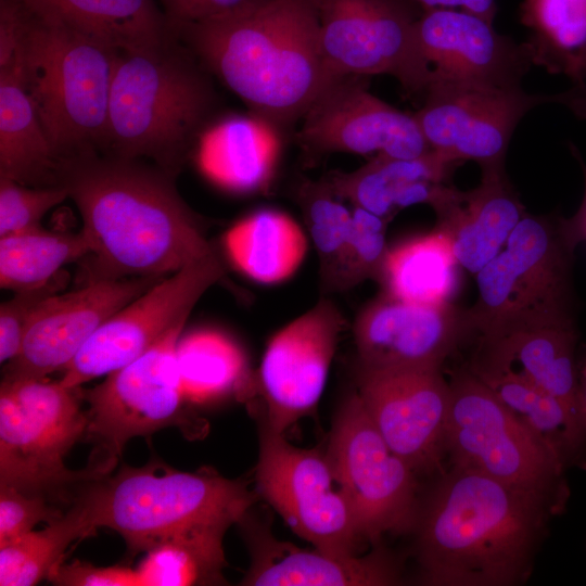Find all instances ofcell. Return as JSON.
<instances>
[{"instance_id":"11","label":"cell","mask_w":586,"mask_h":586,"mask_svg":"<svg viewBox=\"0 0 586 586\" xmlns=\"http://www.w3.org/2000/svg\"><path fill=\"white\" fill-rule=\"evenodd\" d=\"M413 116L431 150L454 163L474 161L481 169L505 166L512 133L534 107L559 103L586 118V88L528 93L522 87L485 88L435 84L424 90Z\"/></svg>"},{"instance_id":"31","label":"cell","mask_w":586,"mask_h":586,"mask_svg":"<svg viewBox=\"0 0 586 586\" xmlns=\"http://www.w3.org/2000/svg\"><path fill=\"white\" fill-rule=\"evenodd\" d=\"M520 22L533 65L586 88V0H523Z\"/></svg>"},{"instance_id":"9","label":"cell","mask_w":586,"mask_h":586,"mask_svg":"<svg viewBox=\"0 0 586 586\" xmlns=\"http://www.w3.org/2000/svg\"><path fill=\"white\" fill-rule=\"evenodd\" d=\"M446 423L447 467L540 494L563 510L566 471L466 365L450 373Z\"/></svg>"},{"instance_id":"23","label":"cell","mask_w":586,"mask_h":586,"mask_svg":"<svg viewBox=\"0 0 586 586\" xmlns=\"http://www.w3.org/2000/svg\"><path fill=\"white\" fill-rule=\"evenodd\" d=\"M243 524L252 562L242 579L249 586H384L402 581V566L383 547L367 556H337L318 548L301 549L277 540L264 524Z\"/></svg>"},{"instance_id":"5","label":"cell","mask_w":586,"mask_h":586,"mask_svg":"<svg viewBox=\"0 0 586 586\" xmlns=\"http://www.w3.org/2000/svg\"><path fill=\"white\" fill-rule=\"evenodd\" d=\"M254 500L241 480L152 461L85 481L74 499L94 530H114L132 553L191 528L239 523Z\"/></svg>"},{"instance_id":"37","label":"cell","mask_w":586,"mask_h":586,"mask_svg":"<svg viewBox=\"0 0 586 586\" xmlns=\"http://www.w3.org/2000/svg\"><path fill=\"white\" fill-rule=\"evenodd\" d=\"M297 199L318 254L321 280L327 289L340 290L353 212L326 180L304 181L297 190Z\"/></svg>"},{"instance_id":"24","label":"cell","mask_w":586,"mask_h":586,"mask_svg":"<svg viewBox=\"0 0 586 586\" xmlns=\"http://www.w3.org/2000/svg\"><path fill=\"white\" fill-rule=\"evenodd\" d=\"M481 170L476 188L461 191L448 184L431 206L435 229L450 241L460 267L474 276L501 251L526 215L505 166Z\"/></svg>"},{"instance_id":"4","label":"cell","mask_w":586,"mask_h":586,"mask_svg":"<svg viewBox=\"0 0 586 586\" xmlns=\"http://www.w3.org/2000/svg\"><path fill=\"white\" fill-rule=\"evenodd\" d=\"M177 40L174 35L156 47L118 52L99 152L146 157L177 176L216 100L205 68Z\"/></svg>"},{"instance_id":"6","label":"cell","mask_w":586,"mask_h":586,"mask_svg":"<svg viewBox=\"0 0 586 586\" xmlns=\"http://www.w3.org/2000/svg\"><path fill=\"white\" fill-rule=\"evenodd\" d=\"M21 5L20 51L14 65L0 73L18 77L61 161L100 151L119 51Z\"/></svg>"},{"instance_id":"7","label":"cell","mask_w":586,"mask_h":586,"mask_svg":"<svg viewBox=\"0 0 586 586\" xmlns=\"http://www.w3.org/2000/svg\"><path fill=\"white\" fill-rule=\"evenodd\" d=\"M82 399L79 386L60 381L2 380L0 484L48 497L109 473L115 462L99 458L82 470L65 466L66 455L87 433Z\"/></svg>"},{"instance_id":"25","label":"cell","mask_w":586,"mask_h":586,"mask_svg":"<svg viewBox=\"0 0 586 586\" xmlns=\"http://www.w3.org/2000/svg\"><path fill=\"white\" fill-rule=\"evenodd\" d=\"M29 11L58 21L116 51L156 47L174 36L154 0H20Z\"/></svg>"},{"instance_id":"1","label":"cell","mask_w":586,"mask_h":586,"mask_svg":"<svg viewBox=\"0 0 586 586\" xmlns=\"http://www.w3.org/2000/svg\"><path fill=\"white\" fill-rule=\"evenodd\" d=\"M175 177L95 150L62 160L59 186L75 202L91 249L88 282L163 277L215 253Z\"/></svg>"},{"instance_id":"42","label":"cell","mask_w":586,"mask_h":586,"mask_svg":"<svg viewBox=\"0 0 586 586\" xmlns=\"http://www.w3.org/2000/svg\"><path fill=\"white\" fill-rule=\"evenodd\" d=\"M47 578L60 586H141L140 575L126 566H97L81 560L62 559Z\"/></svg>"},{"instance_id":"48","label":"cell","mask_w":586,"mask_h":586,"mask_svg":"<svg viewBox=\"0 0 586 586\" xmlns=\"http://www.w3.org/2000/svg\"><path fill=\"white\" fill-rule=\"evenodd\" d=\"M577 412L586 432V345L578 346L576 353Z\"/></svg>"},{"instance_id":"12","label":"cell","mask_w":586,"mask_h":586,"mask_svg":"<svg viewBox=\"0 0 586 586\" xmlns=\"http://www.w3.org/2000/svg\"><path fill=\"white\" fill-rule=\"evenodd\" d=\"M330 77L391 75L406 93L424 91L425 72L407 0H314Z\"/></svg>"},{"instance_id":"35","label":"cell","mask_w":586,"mask_h":586,"mask_svg":"<svg viewBox=\"0 0 586 586\" xmlns=\"http://www.w3.org/2000/svg\"><path fill=\"white\" fill-rule=\"evenodd\" d=\"M90 244L78 233L41 228L0 238V285L14 291L49 282L74 260L90 254Z\"/></svg>"},{"instance_id":"26","label":"cell","mask_w":586,"mask_h":586,"mask_svg":"<svg viewBox=\"0 0 586 586\" xmlns=\"http://www.w3.org/2000/svg\"><path fill=\"white\" fill-rule=\"evenodd\" d=\"M201 137L199 164L215 183L235 192L265 189L278 154L277 132L259 119H227Z\"/></svg>"},{"instance_id":"3","label":"cell","mask_w":586,"mask_h":586,"mask_svg":"<svg viewBox=\"0 0 586 586\" xmlns=\"http://www.w3.org/2000/svg\"><path fill=\"white\" fill-rule=\"evenodd\" d=\"M171 29L276 132L302 119L335 81L324 64L314 0H260Z\"/></svg>"},{"instance_id":"39","label":"cell","mask_w":586,"mask_h":586,"mask_svg":"<svg viewBox=\"0 0 586 586\" xmlns=\"http://www.w3.org/2000/svg\"><path fill=\"white\" fill-rule=\"evenodd\" d=\"M68 198L56 187H29L0 177V238L41 228L48 211Z\"/></svg>"},{"instance_id":"40","label":"cell","mask_w":586,"mask_h":586,"mask_svg":"<svg viewBox=\"0 0 586 586\" xmlns=\"http://www.w3.org/2000/svg\"><path fill=\"white\" fill-rule=\"evenodd\" d=\"M68 275L61 271L49 282L15 291L14 296L0 306V360H12L22 347L26 328L40 305L66 286Z\"/></svg>"},{"instance_id":"41","label":"cell","mask_w":586,"mask_h":586,"mask_svg":"<svg viewBox=\"0 0 586 586\" xmlns=\"http://www.w3.org/2000/svg\"><path fill=\"white\" fill-rule=\"evenodd\" d=\"M63 515L47 496L0 484V545L33 531L40 522L49 524Z\"/></svg>"},{"instance_id":"13","label":"cell","mask_w":586,"mask_h":586,"mask_svg":"<svg viewBox=\"0 0 586 586\" xmlns=\"http://www.w3.org/2000/svg\"><path fill=\"white\" fill-rule=\"evenodd\" d=\"M257 491L298 536L315 548L354 556L364 542L351 508L337 488L326 455L289 444L282 433L262 426Z\"/></svg>"},{"instance_id":"17","label":"cell","mask_w":586,"mask_h":586,"mask_svg":"<svg viewBox=\"0 0 586 586\" xmlns=\"http://www.w3.org/2000/svg\"><path fill=\"white\" fill-rule=\"evenodd\" d=\"M413 31L425 72L424 90L435 84L522 87L533 65L524 41L499 34L494 24L462 10L425 9Z\"/></svg>"},{"instance_id":"30","label":"cell","mask_w":586,"mask_h":586,"mask_svg":"<svg viewBox=\"0 0 586 586\" xmlns=\"http://www.w3.org/2000/svg\"><path fill=\"white\" fill-rule=\"evenodd\" d=\"M460 267L450 241L442 231L404 241L388 249L379 282L394 298L422 305L453 303Z\"/></svg>"},{"instance_id":"8","label":"cell","mask_w":586,"mask_h":586,"mask_svg":"<svg viewBox=\"0 0 586 586\" xmlns=\"http://www.w3.org/2000/svg\"><path fill=\"white\" fill-rule=\"evenodd\" d=\"M574 251L562 216L526 213L475 275L479 296L466 309L471 334L575 314Z\"/></svg>"},{"instance_id":"19","label":"cell","mask_w":586,"mask_h":586,"mask_svg":"<svg viewBox=\"0 0 586 586\" xmlns=\"http://www.w3.org/2000/svg\"><path fill=\"white\" fill-rule=\"evenodd\" d=\"M308 150L416 158L431 151L413 115L373 95L366 77L333 81L302 118L296 133Z\"/></svg>"},{"instance_id":"27","label":"cell","mask_w":586,"mask_h":586,"mask_svg":"<svg viewBox=\"0 0 586 586\" xmlns=\"http://www.w3.org/2000/svg\"><path fill=\"white\" fill-rule=\"evenodd\" d=\"M61 163L18 77L0 73V177L56 187Z\"/></svg>"},{"instance_id":"10","label":"cell","mask_w":586,"mask_h":586,"mask_svg":"<svg viewBox=\"0 0 586 586\" xmlns=\"http://www.w3.org/2000/svg\"><path fill=\"white\" fill-rule=\"evenodd\" d=\"M362 540L412 530L419 504L418 475L386 444L357 392L339 409L326 453Z\"/></svg>"},{"instance_id":"47","label":"cell","mask_w":586,"mask_h":586,"mask_svg":"<svg viewBox=\"0 0 586 586\" xmlns=\"http://www.w3.org/2000/svg\"><path fill=\"white\" fill-rule=\"evenodd\" d=\"M257 1L260 0H200L196 20L226 14Z\"/></svg>"},{"instance_id":"18","label":"cell","mask_w":586,"mask_h":586,"mask_svg":"<svg viewBox=\"0 0 586 586\" xmlns=\"http://www.w3.org/2000/svg\"><path fill=\"white\" fill-rule=\"evenodd\" d=\"M344 328L340 309L322 297L268 342L259 381L270 429L283 434L316 409Z\"/></svg>"},{"instance_id":"34","label":"cell","mask_w":586,"mask_h":586,"mask_svg":"<svg viewBox=\"0 0 586 586\" xmlns=\"http://www.w3.org/2000/svg\"><path fill=\"white\" fill-rule=\"evenodd\" d=\"M176 359L186 400L203 404L238 391L246 378L242 349L215 330H199L179 339Z\"/></svg>"},{"instance_id":"2","label":"cell","mask_w":586,"mask_h":586,"mask_svg":"<svg viewBox=\"0 0 586 586\" xmlns=\"http://www.w3.org/2000/svg\"><path fill=\"white\" fill-rule=\"evenodd\" d=\"M412 526L419 581L432 586H515L528 581L552 518L549 498L447 467Z\"/></svg>"},{"instance_id":"46","label":"cell","mask_w":586,"mask_h":586,"mask_svg":"<svg viewBox=\"0 0 586 586\" xmlns=\"http://www.w3.org/2000/svg\"><path fill=\"white\" fill-rule=\"evenodd\" d=\"M170 26L196 20L200 0H162Z\"/></svg>"},{"instance_id":"29","label":"cell","mask_w":586,"mask_h":586,"mask_svg":"<svg viewBox=\"0 0 586 586\" xmlns=\"http://www.w3.org/2000/svg\"><path fill=\"white\" fill-rule=\"evenodd\" d=\"M307 237L288 214L264 209L234 224L224 237L229 259L245 276L264 284L289 279L303 263Z\"/></svg>"},{"instance_id":"44","label":"cell","mask_w":586,"mask_h":586,"mask_svg":"<svg viewBox=\"0 0 586 586\" xmlns=\"http://www.w3.org/2000/svg\"><path fill=\"white\" fill-rule=\"evenodd\" d=\"M419 4L423 10L444 8L458 9L477 15L494 24L497 13L496 0H407Z\"/></svg>"},{"instance_id":"15","label":"cell","mask_w":586,"mask_h":586,"mask_svg":"<svg viewBox=\"0 0 586 586\" xmlns=\"http://www.w3.org/2000/svg\"><path fill=\"white\" fill-rule=\"evenodd\" d=\"M222 275L214 253L164 278L109 318L63 369L60 382L80 386L135 360L177 321L188 318L199 298Z\"/></svg>"},{"instance_id":"22","label":"cell","mask_w":586,"mask_h":586,"mask_svg":"<svg viewBox=\"0 0 586 586\" xmlns=\"http://www.w3.org/2000/svg\"><path fill=\"white\" fill-rule=\"evenodd\" d=\"M578 339L575 314L532 321L476 334L464 365L474 373L508 374L530 382L565 403L579 420Z\"/></svg>"},{"instance_id":"32","label":"cell","mask_w":586,"mask_h":586,"mask_svg":"<svg viewBox=\"0 0 586 586\" xmlns=\"http://www.w3.org/2000/svg\"><path fill=\"white\" fill-rule=\"evenodd\" d=\"M458 166L431 150L416 158H395L375 154L367 164L351 173H333L326 180L333 193L386 220L398 212L399 195L421 180L448 182Z\"/></svg>"},{"instance_id":"36","label":"cell","mask_w":586,"mask_h":586,"mask_svg":"<svg viewBox=\"0 0 586 586\" xmlns=\"http://www.w3.org/2000/svg\"><path fill=\"white\" fill-rule=\"evenodd\" d=\"M94 532L81 507L74 501L62 518L49 523L43 530H33L0 545V585L37 584L64 559L71 543Z\"/></svg>"},{"instance_id":"20","label":"cell","mask_w":586,"mask_h":586,"mask_svg":"<svg viewBox=\"0 0 586 586\" xmlns=\"http://www.w3.org/2000/svg\"><path fill=\"white\" fill-rule=\"evenodd\" d=\"M163 279H102L52 295L31 317L20 353L10 360L3 379L42 380L63 370L109 318Z\"/></svg>"},{"instance_id":"16","label":"cell","mask_w":586,"mask_h":586,"mask_svg":"<svg viewBox=\"0 0 586 586\" xmlns=\"http://www.w3.org/2000/svg\"><path fill=\"white\" fill-rule=\"evenodd\" d=\"M356 392L388 447L417 475L446 471L449 384L443 369L360 368Z\"/></svg>"},{"instance_id":"21","label":"cell","mask_w":586,"mask_h":586,"mask_svg":"<svg viewBox=\"0 0 586 586\" xmlns=\"http://www.w3.org/2000/svg\"><path fill=\"white\" fill-rule=\"evenodd\" d=\"M354 341L365 369H443L471 335L466 309L453 303L422 305L382 293L354 323Z\"/></svg>"},{"instance_id":"14","label":"cell","mask_w":586,"mask_h":586,"mask_svg":"<svg viewBox=\"0 0 586 586\" xmlns=\"http://www.w3.org/2000/svg\"><path fill=\"white\" fill-rule=\"evenodd\" d=\"M186 321H177L142 355L84 392L89 405L86 434L106 453V458L116 460L132 437L180 422L186 398L176 347Z\"/></svg>"},{"instance_id":"43","label":"cell","mask_w":586,"mask_h":586,"mask_svg":"<svg viewBox=\"0 0 586 586\" xmlns=\"http://www.w3.org/2000/svg\"><path fill=\"white\" fill-rule=\"evenodd\" d=\"M24 11L18 0H0V72L15 63L24 33Z\"/></svg>"},{"instance_id":"28","label":"cell","mask_w":586,"mask_h":586,"mask_svg":"<svg viewBox=\"0 0 586 586\" xmlns=\"http://www.w3.org/2000/svg\"><path fill=\"white\" fill-rule=\"evenodd\" d=\"M474 374L497 395L565 471L586 470V432L575 412L565 403L512 375Z\"/></svg>"},{"instance_id":"45","label":"cell","mask_w":586,"mask_h":586,"mask_svg":"<svg viewBox=\"0 0 586 586\" xmlns=\"http://www.w3.org/2000/svg\"><path fill=\"white\" fill-rule=\"evenodd\" d=\"M572 154L578 161L584 175V195L577 212L570 218L562 217V229L568 243L575 247L583 242H586V164L584 163L576 148L571 145Z\"/></svg>"},{"instance_id":"38","label":"cell","mask_w":586,"mask_h":586,"mask_svg":"<svg viewBox=\"0 0 586 586\" xmlns=\"http://www.w3.org/2000/svg\"><path fill=\"white\" fill-rule=\"evenodd\" d=\"M351 234L345 252L340 290L349 289L367 279L379 281L388 247V220L354 206Z\"/></svg>"},{"instance_id":"33","label":"cell","mask_w":586,"mask_h":586,"mask_svg":"<svg viewBox=\"0 0 586 586\" xmlns=\"http://www.w3.org/2000/svg\"><path fill=\"white\" fill-rule=\"evenodd\" d=\"M228 528L227 525L200 526L154 545L137 568L141 586L224 584L222 538Z\"/></svg>"}]
</instances>
